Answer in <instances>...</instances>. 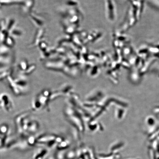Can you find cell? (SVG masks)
Listing matches in <instances>:
<instances>
[{
  "instance_id": "5b68a950",
  "label": "cell",
  "mask_w": 159,
  "mask_h": 159,
  "mask_svg": "<svg viewBox=\"0 0 159 159\" xmlns=\"http://www.w3.org/2000/svg\"><path fill=\"white\" fill-rule=\"evenodd\" d=\"M1 139H0V144H1Z\"/></svg>"
},
{
  "instance_id": "6da1fadb",
  "label": "cell",
  "mask_w": 159,
  "mask_h": 159,
  "mask_svg": "<svg viewBox=\"0 0 159 159\" xmlns=\"http://www.w3.org/2000/svg\"><path fill=\"white\" fill-rule=\"evenodd\" d=\"M9 84L16 94L25 93L27 89L28 83L26 80L23 78L14 79L11 75L7 77Z\"/></svg>"
},
{
  "instance_id": "3957f363",
  "label": "cell",
  "mask_w": 159,
  "mask_h": 159,
  "mask_svg": "<svg viewBox=\"0 0 159 159\" xmlns=\"http://www.w3.org/2000/svg\"><path fill=\"white\" fill-rule=\"evenodd\" d=\"M38 128V125L35 122H30L27 131L29 132L32 133L35 132Z\"/></svg>"
},
{
  "instance_id": "7a4b0ae2",
  "label": "cell",
  "mask_w": 159,
  "mask_h": 159,
  "mask_svg": "<svg viewBox=\"0 0 159 159\" xmlns=\"http://www.w3.org/2000/svg\"><path fill=\"white\" fill-rule=\"evenodd\" d=\"M0 104L7 112H9L13 109V103L9 95L6 93L0 95Z\"/></svg>"
},
{
  "instance_id": "277c9868",
  "label": "cell",
  "mask_w": 159,
  "mask_h": 159,
  "mask_svg": "<svg viewBox=\"0 0 159 159\" xmlns=\"http://www.w3.org/2000/svg\"><path fill=\"white\" fill-rule=\"evenodd\" d=\"M8 131V127L7 125H3L0 127V133L3 134H7Z\"/></svg>"
}]
</instances>
